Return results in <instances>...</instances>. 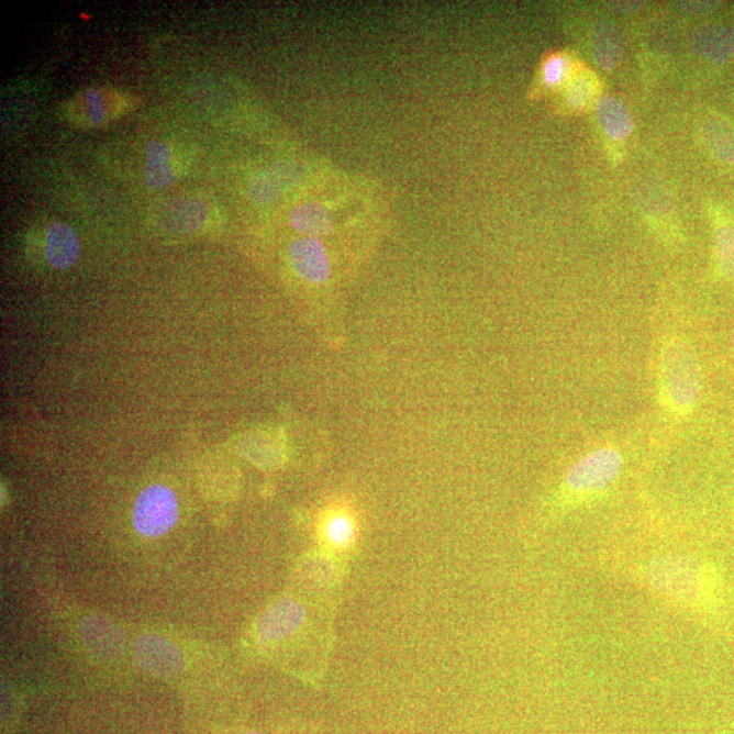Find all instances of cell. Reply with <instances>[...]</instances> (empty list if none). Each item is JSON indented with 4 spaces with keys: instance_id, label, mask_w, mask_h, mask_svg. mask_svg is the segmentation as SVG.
<instances>
[{
    "instance_id": "cell-7",
    "label": "cell",
    "mask_w": 734,
    "mask_h": 734,
    "mask_svg": "<svg viewBox=\"0 0 734 734\" xmlns=\"http://www.w3.org/2000/svg\"><path fill=\"white\" fill-rule=\"evenodd\" d=\"M157 225L170 234H189L202 231L209 221V209L200 200L179 198L168 200L156 214Z\"/></svg>"
},
{
    "instance_id": "cell-8",
    "label": "cell",
    "mask_w": 734,
    "mask_h": 734,
    "mask_svg": "<svg viewBox=\"0 0 734 734\" xmlns=\"http://www.w3.org/2000/svg\"><path fill=\"white\" fill-rule=\"evenodd\" d=\"M135 659L146 672L174 676L181 672L184 656L171 642L157 635H145L135 645Z\"/></svg>"
},
{
    "instance_id": "cell-9",
    "label": "cell",
    "mask_w": 734,
    "mask_h": 734,
    "mask_svg": "<svg viewBox=\"0 0 734 734\" xmlns=\"http://www.w3.org/2000/svg\"><path fill=\"white\" fill-rule=\"evenodd\" d=\"M305 621V610L294 600H280L268 608L256 624V634L263 642H275L294 634Z\"/></svg>"
},
{
    "instance_id": "cell-25",
    "label": "cell",
    "mask_w": 734,
    "mask_h": 734,
    "mask_svg": "<svg viewBox=\"0 0 734 734\" xmlns=\"http://www.w3.org/2000/svg\"><path fill=\"white\" fill-rule=\"evenodd\" d=\"M732 352H733V355H734V332H733V336H732Z\"/></svg>"
},
{
    "instance_id": "cell-24",
    "label": "cell",
    "mask_w": 734,
    "mask_h": 734,
    "mask_svg": "<svg viewBox=\"0 0 734 734\" xmlns=\"http://www.w3.org/2000/svg\"><path fill=\"white\" fill-rule=\"evenodd\" d=\"M612 9L619 11L622 14L634 13V11L640 10L644 2H610Z\"/></svg>"
},
{
    "instance_id": "cell-23",
    "label": "cell",
    "mask_w": 734,
    "mask_h": 734,
    "mask_svg": "<svg viewBox=\"0 0 734 734\" xmlns=\"http://www.w3.org/2000/svg\"><path fill=\"white\" fill-rule=\"evenodd\" d=\"M679 4L680 9L687 11V13L701 15L711 13V11L719 8L720 2L702 0V2H680Z\"/></svg>"
},
{
    "instance_id": "cell-6",
    "label": "cell",
    "mask_w": 734,
    "mask_h": 734,
    "mask_svg": "<svg viewBox=\"0 0 734 734\" xmlns=\"http://www.w3.org/2000/svg\"><path fill=\"white\" fill-rule=\"evenodd\" d=\"M237 451L254 466L274 469L286 460V446L282 434L274 429H254L237 438Z\"/></svg>"
},
{
    "instance_id": "cell-15",
    "label": "cell",
    "mask_w": 734,
    "mask_h": 734,
    "mask_svg": "<svg viewBox=\"0 0 734 734\" xmlns=\"http://www.w3.org/2000/svg\"><path fill=\"white\" fill-rule=\"evenodd\" d=\"M596 118L601 130L612 141H626L633 134V116L626 105L615 97L603 96L596 101Z\"/></svg>"
},
{
    "instance_id": "cell-20",
    "label": "cell",
    "mask_w": 734,
    "mask_h": 734,
    "mask_svg": "<svg viewBox=\"0 0 734 734\" xmlns=\"http://www.w3.org/2000/svg\"><path fill=\"white\" fill-rule=\"evenodd\" d=\"M227 461L222 460L214 455L205 458L202 468H200V485H202L205 494L211 498L222 499L227 494L226 487L232 485V468Z\"/></svg>"
},
{
    "instance_id": "cell-14",
    "label": "cell",
    "mask_w": 734,
    "mask_h": 734,
    "mask_svg": "<svg viewBox=\"0 0 734 734\" xmlns=\"http://www.w3.org/2000/svg\"><path fill=\"white\" fill-rule=\"evenodd\" d=\"M174 151L169 143L151 141L146 147L145 180L148 188L163 189L176 181Z\"/></svg>"
},
{
    "instance_id": "cell-26",
    "label": "cell",
    "mask_w": 734,
    "mask_h": 734,
    "mask_svg": "<svg viewBox=\"0 0 734 734\" xmlns=\"http://www.w3.org/2000/svg\"><path fill=\"white\" fill-rule=\"evenodd\" d=\"M251 734H259V733H251Z\"/></svg>"
},
{
    "instance_id": "cell-19",
    "label": "cell",
    "mask_w": 734,
    "mask_h": 734,
    "mask_svg": "<svg viewBox=\"0 0 734 734\" xmlns=\"http://www.w3.org/2000/svg\"><path fill=\"white\" fill-rule=\"evenodd\" d=\"M599 78L592 70L575 67L566 84V100L576 111H585L598 97ZM598 101V100H596Z\"/></svg>"
},
{
    "instance_id": "cell-22",
    "label": "cell",
    "mask_w": 734,
    "mask_h": 734,
    "mask_svg": "<svg viewBox=\"0 0 734 734\" xmlns=\"http://www.w3.org/2000/svg\"><path fill=\"white\" fill-rule=\"evenodd\" d=\"M715 254L721 271L734 282V227H720L715 233Z\"/></svg>"
},
{
    "instance_id": "cell-1",
    "label": "cell",
    "mask_w": 734,
    "mask_h": 734,
    "mask_svg": "<svg viewBox=\"0 0 734 734\" xmlns=\"http://www.w3.org/2000/svg\"><path fill=\"white\" fill-rule=\"evenodd\" d=\"M641 575L656 593L688 608H708L719 593L714 567L692 556H657L646 561Z\"/></svg>"
},
{
    "instance_id": "cell-5",
    "label": "cell",
    "mask_w": 734,
    "mask_h": 734,
    "mask_svg": "<svg viewBox=\"0 0 734 734\" xmlns=\"http://www.w3.org/2000/svg\"><path fill=\"white\" fill-rule=\"evenodd\" d=\"M288 259L292 271L305 282L324 285L331 278V260L323 241L302 236L289 245Z\"/></svg>"
},
{
    "instance_id": "cell-16",
    "label": "cell",
    "mask_w": 734,
    "mask_h": 734,
    "mask_svg": "<svg viewBox=\"0 0 734 734\" xmlns=\"http://www.w3.org/2000/svg\"><path fill=\"white\" fill-rule=\"evenodd\" d=\"M290 225L307 237L329 236L334 232V218L324 204L309 202L297 205L290 212Z\"/></svg>"
},
{
    "instance_id": "cell-3",
    "label": "cell",
    "mask_w": 734,
    "mask_h": 734,
    "mask_svg": "<svg viewBox=\"0 0 734 734\" xmlns=\"http://www.w3.org/2000/svg\"><path fill=\"white\" fill-rule=\"evenodd\" d=\"M623 457L615 447H599L569 468L560 487L561 503L575 507L605 494L621 475Z\"/></svg>"
},
{
    "instance_id": "cell-21",
    "label": "cell",
    "mask_w": 734,
    "mask_h": 734,
    "mask_svg": "<svg viewBox=\"0 0 734 734\" xmlns=\"http://www.w3.org/2000/svg\"><path fill=\"white\" fill-rule=\"evenodd\" d=\"M575 66L571 65L569 56L561 53H554L543 60L542 79L547 88L556 89L567 84Z\"/></svg>"
},
{
    "instance_id": "cell-17",
    "label": "cell",
    "mask_w": 734,
    "mask_h": 734,
    "mask_svg": "<svg viewBox=\"0 0 734 734\" xmlns=\"http://www.w3.org/2000/svg\"><path fill=\"white\" fill-rule=\"evenodd\" d=\"M592 53L601 70L612 71L622 59V38L610 21H600L592 32Z\"/></svg>"
},
{
    "instance_id": "cell-11",
    "label": "cell",
    "mask_w": 734,
    "mask_h": 734,
    "mask_svg": "<svg viewBox=\"0 0 734 734\" xmlns=\"http://www.w3.org/2000/svg\"><path fill=\"white\" fill-rule=\"evenodd\" d=\"M357 520L352 510L344 507H332L323 515L320 523V537L324 546L334 553H342L353 546L357 538Z\"/></svg>"
},
{
    "instance_id": "cell-12",
    "label": "cell",
    "mask_w": 734,
    "mask_h": 734,
    "mask_svg": "<svg viewBox=\"0 0 734 734\" xmlns=\"http://www.w3.org/2000/svg\"><path fill=\"white\" fill-rule=\"evenodd\" d=\"M45 259L55 269H68L80 256V243L76 231L67 223L55 222L45 234Z\"/></svg>"
},
{
    "instance_id": "cell-13",
    "label": "cell",
    "mask_w": 734,
    "mask_h": 734,
    "mask_svg": "<svg viewBox=\"0 0 734 734\" xmlns=\"http://www.w3.org/2000/svg\"><path fill=\"white\" fill-rule=\"evenodd\" d=\"M296 177V169L291 165L269 166L252 177L248 186L249 197L256 203H271L291 186Z\"/></svg>"
},
{
    "instance_id": "cell-10",
    "label": "cell",
    "mask_w": 734,
    "mask_h": 734,
    "mask_svg": "<svg viewBox=\"0 0 734 734\" xmlns=\"http://www.w3.org/2000/svg\"><path fill=\"white\" fill-rule=\"evenodd\" d=\"M690 48L702 59L725 63L734 56V29L721 25H704L693 31Z\"/></svg>"
},
{
    "instance_id": "cell-18",
    "label": "cell",
    "mask_w": 734,
    "mask_h": 734,
    "mask_svg": "<svg viewBox=\"0 0 734 734\" xmlns=\"http://www.w3.org/2000/svg\"><path fill=\"white\" fill-rule=\"evenodd\" d=\"M702 136L716 159L734 165V130L730 124L720 118L704 120Z\"/></svg>"
},
{
    "instance_id": "cell-4",
    "label": "cell",
    "mask_w": 734,
    "mask_h": 734,
    "mask_svg": "<svg viewBox=\"0 0 734 734\" xmlns=\"http://www.w3.org/2000/svg\"><path fill=\"white\" fill-rule=\"evenodd\" d=\"M179 514L176 492L165 485H152L137 496L132 521L140 535L154 538L174 530Z\"/></svg>"
},
{
    "instance_id": "cell-2",
    "label": "cell",
    "mask_w": 734,
    "mask_h": 734,
    "mask_svg": "<svg viewBox=\"0 0 734 734\" xmlns=\"http://www.w3.org/2000/svg\"><path fill=\"white\" fill-rule=\"evenodd\" d=\"M701 391V366L696 353L681 337H669L658 360V392L664 409L678 416L690 414Z\"/></svg>"
}]
</instances>
